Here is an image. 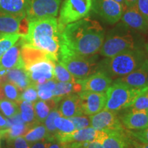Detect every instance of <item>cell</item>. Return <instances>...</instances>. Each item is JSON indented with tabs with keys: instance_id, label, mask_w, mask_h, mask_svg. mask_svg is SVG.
Here are the masks:
<instances>
[{
	"instance_id": "7c38bea8",
	"label": "cell",
	"mask_w": 148,
	"mask_h": 148,
	"mask_svg": "<svg viewBox=\"0 0 148 148\" xmlns=\"http://www.w3.org/2000/svg\"><path fill=\"white\" fill-rule=\"evenodd\" d=\"M101 131L97 141L103 148H132L133 140L125 130Z\"/></svg>"
},
{
	"instance_id": "d4e9b609",
	"label": "cell",
	"mask_w": 148,
	"mask_h": 148,
	"mask_svg": "<svg viewBox=\"0 0 148 148\" xmlns=\"http://www.w3.org/2000/svg\"><path fill=\"white\" fill-rule=\"evenodd\" d=\"M82 91V86L76 81L73 82H61L56 83L53 90V97L52 99L56 103L66 95L73 93H79Z\"/></svg>"
},
{
	"instance_id": "d590c367",
	"label": "cell",
	"mask_w": 148,
	"mask_h": 148,
	"mask_svg": "<svg viewBox=\"0 0 148 148\" xmlns=\"http://www.w3.org/2000/svg\"><path fill=\"white\" fill-rule=\"evenodd\" d=\"M2 86L5 98L16 102L19 101L21 92L15 85L9 82H2Z\"/></svg>"
},
{
	"instance_id": "d6a6232c",
	"label": "cell",
	"mask_w": 148,
	"mask_h": 148,
	"mask_svg": "<svg viewBox=\"0 0 148 148\" xmlns=\"http://www.w3.org/2000/svg\"><path fill=\"white\" fill-rule=\"evenodd\" d=\"M21 36L18 34L0 35V59L2 56L19 40Z\"/></svg>"
},
{
	"instance_id": "4fadbf2b",
	"label": "cell",
	"mask_w": 148,
	"mask_h": 148,
	"mask_svg": "<svg viewBox=\"0 0 148 148\" xmlns=\"http://www.w3.org/2000/svg\"><path fill=\"white\" fill-rule=\"evenodd\" d=\"M83 113L91 116L100 112L104 108L106 101V92L82 90L79 92Z\"/></svg>"
},
{
	"instance_id": "e575fe53",
	"label": "cell",
	"mask_w": 148,
	"mask_h": 148,
	"mask_svg": "<svg viewBox=\"0 0 148 148\" xmlns=\"http://www.w3.org/2000/svg\"><path fill=\"white\" fill-rule=\"evenodd\" d=\"M0 111L6 117L10 118L19 113V108L16 101L3 99L0 100Z\"/></svg>"
},
{
	"instance_id": "4dcf8cb0",
	"label": "cell",
	"mask_w": 148,
	"mask_h": 148,
	"mask_svg": "<svg viewBox=\"0 0 148 148\" xmlns=\"http://www.w3.org/2000/svg\"><path fill=\"white\" fill-rule=\"evenodd\" d=\"M54 79L58 82H73L76 81L72 74L59 60L54 62L53 68Z\"/></svg>"
},
{
	"instance_id": "8992f818",
	"label": "cell",
	"mask_w": 148,
	"mask_h": 148,
	"mask_svg": "<svg viewBox=\"0 0 148 148\" xmlns=\"http://www.w3.org/2000/svg\"><path fill=\"white\" fill-rule=\"evenodd\" d=\"M97 56H82L69 53L60 54L58 60L76 79L86 78L98 70Z\"/></svg>"
},
{
	"instance_id": "ac0fdd59",
	"label": "cell",
	"mask_w": 148,
	"mask_h": 148,
	"mask_svg": "<svg viewBox=\"0 0 148 148\" xmlns=\"http://www.w3.org/2000/svg\"><path fill=\"white\" fill-rule=\"evenodd\" d=\"M148 60L139 69L131 72L124 76L120 77L116 80L124 83L129 86L135 88H145L148 86Z\"/></svg>"
},
{
	"instance_id": "3957f363",
	"label": "cell",
	"mask_w": 148,
	"mask_h": 148,
	"mask_svg": "<svg viewBox=\"0 0 148 148\" xmlns=\"http://www.w3.org/2000/svg\"><path fill=\"white\" fill-rule=\"evenodd\" d=\"M147 60V55L140 48L130 49L98 63V69L105 72L110 78H119L139 69Z\"/></svg>"
},
{
	"instance_id": "f6af8a7d",
	"label": "cell",
	"mask_w": 148,
	"mask_h": 148,
	"mask_svg": "<svg viewBox=\"0 0 148 148\" xmlns=\"http://www.w3.org/2000/svg\"><path fill=\"white\" fill-rule=\"evenodd\" d=\"M51 142L49 141L47 139H42L38 141L35 142V143H32L31 145L30 148H47L50 145Z\"/></svg>"
},
{
	"instance_id": "484cf974",
	"label": "cell",
	"mask_w": 148,
	"mask_h": 148,
	"mask_svg": "<svg viewBox=\"0 0 148 148\" xmlns=\"http://www.w3.org/2000/svg\"><path fill=\"white\" fill-rule=\"evenodd\" d=\"M32 126L34 125L27 124L26 123H16L8 128L0 130V134L3 139L6 140L8 143H12L15 138L19 136H23Z\"/></svg>"
},
{
	"instance_id": "9a60e30c",
	"label": "cell",
	"mask_w": 148,
	"mask_h": 148,
	"mask_svg": "<svg viewBox=\"0 0 148 148\" xmlns=\"http://www.w3.org/2000/svg\"><path fill=\"white\" fill-rule=\"evenodd\" d=\"M101 134V130H97L91 126L85 128L75 130L70 134L58 135L56 136V141L62 144L73 143V142H86L98 140Z\"/></svg>"
},
{
	"instance_id": "7402d4cb",
	"label": "cell",
	"mask_w": 148,
	"mask_h": 148,
	"mask_svg": "<svg viewBox=\"0 0 148 148\" xmlns=\"http://www.w3.org/2000/svg\"><path fill=\"white\" fill-rule=\"evenodd\" d=\"M21 54L25 69H26L31 64L42 60L56 61L49 53L27 44H22Z\"/></svg>"
},
{
	"instance_id": "83f0119b",
	"label": "cell",
	"mask_w": 148,
	"mask_h": 148,
	"mask_svg": "<svg viewBox=\"0 0 148 148\" xmlns=\"http://www.w3.org/2000/svg\"><path fill=\"white\" fill-rule=\"evenodd\" d=\"M17 103L19 108L20 115L25 123L31 125H34L39 123L37 121L35 116L34 103L20 100L17 101Z\"/></svg>"
},
{
	"instance_id": "603a6c76",
	"label": "cell",
	"mask_w": 148,
	"mask_h": 148,
	"mask_svg": "<svg viewBox=\"0 0 148 148\" xmlns=\"http://www.w3.org/2000/svg\"><path fill=\"white\" fill-rule=\"evenodd\" d=\"M4 82H9L14 84L21 92L32 84L28 73L24 67L7 69Z\"/></svg>"
},
{
	"instance_id": "6f0895ef",
	"label": "cell",
	"mask_w": 148,
	"mask_h": 148,
	"mask_svg": "<svg viewBox=\"0 0 148 148\" xmlns=\"http://www.w3.org/2000/svg\"><path fill=\"white\" fill-rule=\"evenodd\" d=\"M147 81H148V75H147Z\"/></svg>"
},
{
	"instance_id": "836d02e7",
	"label": "cell",
	"mask_w": 148,
	"mask_h": 148,
	"mask_svg": "<svg viewBox=\"0 0 148 148\" xmlns=\"http://www.w3.org/2000/svg\"><path fill=\"white\" fill-rule=\"evenodd\" d=\"M127 108L132 111H147L148 110V87L135 98L131 106Z\"/></svg>"
},
{
	"instance_id": "11a10c76",
	"label": "cell",
	"mask_w": 148,
	"mask_h": 148,
	"mask_svg": "<svg viewBox=\"0 0 148 148\" xmlns=\"http://www.w3.org/2000/svg\"><path fill=\"white\" fill-rule=\"evenodd\" d=\"M146 112H147V118H148V110L146 111Z\"/></svg>"
},
{
	"instance_id": "30bf717a",
	"label": "cell",
	"mask_w": 148,
	"mask_h": 148,
	"mask_svg": "<svg viewBox=\"0 0 148 148\" xmlns=\"http://www.w3.org/2000/svg\"><path fill=\"white\" fill-rule=\"evenodd\" d=\"M92 9L109 24L121 19L124 7L114 0H93Z\"/></svg>"
},
{
	"instance_id": "44dd1931",
	"label": "cell",
	"mask_w": 148,
	"mask_h": 148,
	"mask_svg": "<svg viewBox=\"0 0 148 148\" xmlns=\"http://www.w3.org/2000/svg\"><path fill=\"white\" fill-rule=\"evenodd\" d=\"M21 46L22 43L19 38V40L11 47L0 59V68L11 69L14 68L24 67L21 54Z\"/></svg>"
},
{
	"instance_id": "8d00e7d4",
	"label": "cell",
	"mask_w": 148,
	"mask_h": 148,
	"mask_svg": "<svg viewBox=\"0 0 148 148\" xmlns=\"http://www.w3.org/2000/svg\"><path fill=\"white\" fill-rule=\"evenodd\" d=\"M38 97L36 87L34 84H30L23 90H22L20 95L19 101H26L34 103L38 100Z\"/></svg>"
},
{
	"instance_id": "f35d334b",
	"label": "cell",
	"mask_w": 148,
	"mask_h": 148,
	"mask_svg": "<svg viewBox=\"0 0 148 148\" xmlns=\"http://www.w3.org/2000/svg\"><path fill=\"white\" fill-rule=\"evenodd\" d=\"M127 132L131 137L138 140L140 143L148 144V127L140 130L127 131Z\"/></svg>"
},
{
	"instance_id": "816d5d0a",
	"label": "cell",
	"mask_w": 148,
	"mask_h": 148,
	"mask_svg": "<svg viewBox=\"0 0 148 148\" xmlns=\"http://www.w3.org/2000/svg\"><path fill=\"white\" fill-rule=\"evenodd\" d=\"M114 1H116L117 3H120V4L123 5V6L125 8V1H124V0H114Z\"/></svg>"
},
{
	"instance_id": "7a4b0ae2",
	"label": "cell",
	"mask_w": 148,
	"mask_h": 148,
	"mask_svg": "<svg viewBox=\"0 0 148 148\" xmlns=\"http://www.w3.org/2000/svg\"><path fill=\"white\" fill-rule=\"evenodd\" d=\"M22 44L32 45L49 53L58 60L60 49V32L56 17L40 18L29 21L25 36L20 37Z\"/></svg>"
},
{
	"instance_id": "ba28073f",
	"label": "cell",
	"mask_w": 148,
	"mask_h": 148,
	"mask_svg": "<svg viewBox=\"0 0 148 148\" xmlns=\"http://www.w3.org/2000/svg\"><path fill=\"white\" fill-rule=\"evenodd\" d=\"M62 0H31L26 10L27 21L56 17Z\"/></svg>"
},
{
	"instance_id": "b9f144b4",
	"label": "cell",
	"mask_w": 148,
	"mask_h": 148,
	"mask_svg": "<svg viewBox=\"0 0 148 148\" xmlns=\"http://www.w3.org/2000/svg\"><path fill=\"white\" fill-rule=\"evenodd\" d=\"M56 80L55 79H48L46 81L45 83L40 84H36V89H45V90H53L54 89L56 84Z\"/></svg>"
},
{
	"instance_id": "c3c4849f",
	"label": "cell",
	"mask_w": 148,
	"mask_h": 148,
	"mask_svg": "<svg viewBox=\"0 0 148 148\" xmlns=\"http://www.w3.org/2000/svg\"><path fill=\"white\" fill-rule=\"evenodd\" d=\"M125 1V7L130 8V7H134L136 5L137 0H124Z\"/></svg>"
},
{
	"instance_id": "db71d44e",
	"label": "cell",
	"mask_w": 148,
	"mask_h": 148,
	"mask_svg": "<svg viewBox=\"0 0 148 148\" xmlns=\"http://www.w3.org/2000/svg\"><path fill=\"white\" fill-rule=\"evenodd\" d=\"M61 148H71V147H70L69 143H66V144H63Z\"/></svg>"
},
{
	"instance_id": "bcb514c9",
	"label": "cell",
	"mask_w": 148,
	"mask_h": 148,
	"mask_svg": "<svg viewBox=\"0 0 148 148\" xmlns=\"http://www.w3.org/2000/svg\"><path fill=\"white\" fill-rule=\"evenodd\" d=\"M7 127H8V121H7V119H5L2 114H0V130L7 128Z\"/></svg>"
},
{
	"instance_id": "2e32d148",
	"label": "cell",
	"mask_w": 148,
	"mask_h": 148,
	"mask_svg": "<svg viewBox=\"0 0 148 148\" xmlns=\"http://www.w3.org/2000/svg\"><path fill=\"white\" fill-rule=\"evenodd\" d=\"M56 61L51 60H42L31 64L25 70L28 73L32 84H35L40 78L46 79H54L53 68Z\"/></svg>"
},
{
	"instance_id": "6da1fadb",
	"label": "cell",
	"mask_w": 148,
	"mask_h": 148,
	"mask_svg": "<svg viewBox=\"0 0 148 148\" xmlns=\"http://www.w3.org/2000/svg\"><path fill=\"white\" fill-rule=\"evenodd\" d=\"M104 39V30L99 22L85 17L68 24L61 30L59 55L94 56L100 50Z\"/></svg>"
},
{
	"instance_id": "e0dca14e",
	"label": "cell",
	"mask_w": 148,
	"mask_h": 148,
	"mask_svg": "<svg viewBox=\"0 0 148 148\" xmlns=\"http://www.w3.org/2000/svg\"><path fill=\"white\" fill-rule=\"evenodd\" d=\"M121 19L123 23L135 30L146 32L148 31V23L137 7H125Z\"/></svg>"
},
{
	"instance_id": "9f6ffc18",
	"label": "cell",
	"mask_w": 148,
	"mask_h": 148,
	"mask_svg": "<svg viewBox=\"0 0 148 148\" xmlns=\"http://www.w3.org/2000/svg\"><path fill=\"white\" fill-rule=\"evenodd\" d=\"M5 148H12V147H5Z\"/></svg>"
},
{
	"instance_id": "4316f807",
	"label": "cell",
	"mask_w": 148,
	"mask_h": 148,
	"mask_svg": "<svg viewBox=\"0 0 148 148\" xmlns=\"http://www.w3.org/2000/svg\"><path fill=\"white\" fill-rule=\"evenodd\" d=\"M57 104L58 103L56 102L53 99L48 101L39 100L34 102V108L37 121L41 123L45 121L50 110L56 108Z\"/></svg>"
},
{
	"instance_id": "681fc988",
	"label": "cell",
	"mask_w": 148,
	"mask_h": 148,
	"mask_svg": "<svg viewBox=\"0 0 148 148\" xmlns=\"http://www.w3.org/2000/svg\"><path fill=\"white\" fill-rule=\"evenodd\" d=\"M63 144L59 143L58 141H56L54 143H51L49 147L47 148H61Z\"/></svg>"
},
{
	"instance_id": "f546056e",
	"label": "cell",
	"mask_w": 148,
	"mask_h": 148,
	"mask_svg": "<svg viewBox=\"0 0 148 148\" xmlns=\"http://www.w3.org/2000/svg\"><path fill=\"white\" fill-rule=\"evenodd\" d=\"M59 116H61V114L59 112L58 109L55 108L51 110V111L48 114L44 123H45V126L47 129V140L50 142L56 141L55 137L56 134L57 133V130L54 125V120L56 117Z\"/></svg>"
},
{
	"instance_id": "5bb4252c",
	"label": "cell",
	"mask_w": 148,
	"mask_h": 148,
	"mask_svg": "<svg viewBox=\"0 0 148 148\" xmlns=\"http://www.w3.org/2000/svg\"><path fill=\"white\" fill-rule=\"evenodd\" d=\"M76 82L81 85L82 90L97 92H106L112 83V78L99 69L86 78L77 79Z\"/></svg>"
},
{
	"instance_id": "60d3db41",
	"label": "cell",
	"mask_w": 148,
	"mask_h": 148,
	"mask_svg": "<svg viewBox=\"0 0 148 148\" xmlns=\"http://www.w3.org/2000/svg\"><path fill=\"white\" fill-rule=\"evenodd\" d=\"M136 7L148 23V0H137Z\"/></svg>"
},
{
	"instance_id": "d6986e66",
	"label": "cell",
	"mask_w": 148,
	"mask_h": 148,
	"mask_svg": "<svg viewBox=\"0 0 148 148\" xmlns=\"http://www.w3.org/2000/svg\"><path fill=\"white\" fill-rule=\"evenodd\" d=\"M60 101L58 110L62 116L70 118L84 114L78 93L66 95Z\"/></svg>"
},
{
	"instance_id": "ab89813d",
	"label": "cell",
	"mask_w": 148,
	"mask_h": 148,
	"mask_svg": "<svg viewBox=\"0 0 148 148\" xmlns=\"http://www.w3.org/2000/svg\"><path fill=\"white\" fill-rule=\"evenodd\" d=\"M71 148H103L102 145L97 141H86V142H73L69 143Z\"/></svg>"
},
{
	"instance_id": "f5cc1de1",
	"label": "cell",
	"mask_w": 148,
	"mask_h": 148,
	"mask_svg": "<svg viewBox=\"0 0 148 148\" xmlns=\"http://www.w3.org/2000/svg\"><path fill=\"white\" fill-rule=\"evenodd\" d=\"M145 50H146V55H147V58L148 60V41L145 43Z\"/></svg>"
},
{
	"instance_id": "f1b7e54d",
	"label": "cell",
	"mask_w": 148,
	"mask_h": 148,
	"mask_svg": "<svg viewBox=\"0 0 148 148\" xmlns=\"http://www.w3.org/2000/svg\"><path fill=\"white\" fill-rule=\"evenodd\" d=\"M23 137L29 143H34L35 142L42 139H47V132L45 125L38 123L32 126L23 135Z\"/></svg>"
},
{
	"instance_id": "52a82bcc",
	"label": "cell",
	"mask_w": 148,
	"mask_h": 148,
	"mask_svg": "<svg viewBox=\"0 0 148 148\" xmlns=\"http://www.w3.org/2000/svg\"><path fill=\"white\" fill-rule=\"evenodd\" d=\"M92 5L93 0H64L58 20L60 32L68 24L87 17Z\"/></svg>"
},
{
	"instance_id": "5b68a950",
	"label": "cell",
	"mask_w": 148,
	"mask_h": 148,
	"mask_svg": "<svg viewBox=\"0 0 148 148\" xmlns=\"http://www.w3.org/2000/svg\"><path fill=\"white\" fill-rule=\"evenodd\" d=\"M147 87L135 88L115 80L106 91V101L103 109L116 112L129 108L135 98Z\"/></svg>"
},
{
	"instance_id": "9c48e42d",
	"label": "cell",
	"mask_w": 148,
	"mask_h": 148,
	"mask_svg": "<svg viewBox=\"0 0 148 148\" xmlns=\"http://www.w3.org/2000/svg\"><path fill=\"white\" fill-rule=\"evenodd\" d=\"M90 126L97 130H124L121 119L116 112L103 109L90 117Z\"/></svg>"
},
{
	"instance_id": "1f68e13d",
	"label": "cell",
	"mask_w": 148,
	"mask_h": 148,
	"mask_svg": "<svg viewBox=\"0 0 148 148\" xmlns=\"http://www.w3.org/2000/svg\"><path fill=\"white\" fill-rule=\"evenodd\" d=\"M54 125L57 130V133L56 134V136H58V135L70 134V133H71L76 130L73 123L69 118L64 117V116H59L56 118L54 120Z\"/></svg>"
},
{
	"instance_id": "8fae6325",
	"label": "cell",
	"mask_w": 148,
	"mask_h": 148,
	"mask_svg": "<svg viewBox=\"0 0 148 148\" xmlns=\"http://www.w3.org/2000/svg\"><path fill=\"white\" fill-rule=\"evenodd\" d=\"M26 17L5 13L0 11V35L18 34L25 36L28 29Z\"/></svg>"
},
{
	"instance_id": "74e56055",
	"label": "cell",
	"mask_w": 148,
	"mask_h": 148,
	"mask_svg": "<svg viewBox=\"0 0 148 148\" xmlns=\"http://www.w3.org/2000/svg\"><path fill=\"white\" fill-rule=\"evenodd\" d=\"M69 119L73 122L76 130L85 128L90 126V119L88 115L82 114L80 115L72 116Z\"/></svg>"
},
{
	"instance_id": "277c9868",
	"label": "cell",
	"mask_w": 148,
	"mask_h": 148,
	"mask_svg": "<svg viewBox=\"0 0 148 148\" xmlns=\"http://www.w3.org/2000/svg\"><path fill=\"white\" fill-rule=\"evenodd\" d=\"M127 27L123 23V27H116L107 35L99 51L101 56L110 58L123 51L139 48L136 38Z\"/></svg>"
},
{
	"instance_id": "ee69618b",
	"label": "cell",
	"mask_w": 148,
	"mask_h": 148,
	"mask_svg": "<svg viewBox=\"0 0 148 148\" xmlns=\"http://www.w3.org/2000/svg\"><path fill=\"white\" fill-rule=\"evenodd\" d=\"M37 92H38V97H39L41 100L43 101H48L49 100V99H52L53 97L52 90L38 89L37 90Z\"/></svg>"
},
{
	"instance_id": "7dc6e473",
	"label": "cell",
	"mask_w": 148,
	"mask_h": 148,
	"mask_svg": "<svg viewBox=\"0 0 148 148\" xmlns=\"http://www.w3.org/2000/svg\"><path fill=\"white\" fill-rule=\"evenodd\" d=\"M132 148H148V144L147 143H138L137 142L133 140Z\"/></svg>"
},
{
	"instance_id": "ffe728a7",
	"label": "cell",
	"mask_w": 148,
	"mask_h": 148,
	"mask_svg": "<svg viewBox=\"0 0 148 148\" xmlns=\"http://www.w3.org/2000/svg\"><path fill=\"white\" fill-rule=\"evenodd\" d=\"M125 128L130 130H140L148 127V118L146 111H132L123 114L120 118Z\"/></svg>"
},
{
	"instance_id": "cb8c5ba5",
	"label": "cell",
	"mask_w": 148,
	"mask_h": 148,
	"mask_svg": "<svg viewBox=\"0 0 148 148\" xmlns=\"http://www.w3.org/2000/svg\"><path fill=\"white\" fill-rule=\"evenodd\" d=\"M31 0H0V11L18 16L25 17Z\"/></svg>"
},
{
	"instance_id": "7bdbcfd3",
	"label": "cell",
	"mask_w": 148,
	"mask_h": 148,
	"mask_svg": "<svg viewBox=\"0 0 148 148\" xmlns=\"http://www.w3.org/2000/svg\"><path fill=\"white\" fill-rule=\"evenodd\" d=\"M13 148H30V145L23 136H19L12 141Z\"/></svg>"
},
{
	"instance_id": "f907efd6",
	"label": "cell",
	"mask_w": 148,
	"mask_h": 148,
	"mask_svg": "<svg viewBox=\"0 0 148 148\" xmlns=\"http://www.w3.org/2000/svg\"><path fill=\"white\" fill-rule=\"evenodd\" d=\"M5 99L4 92H3V90L2 83L0 82V100H1V99Z\"/></svg>"
}]
</instances>
